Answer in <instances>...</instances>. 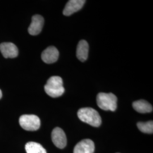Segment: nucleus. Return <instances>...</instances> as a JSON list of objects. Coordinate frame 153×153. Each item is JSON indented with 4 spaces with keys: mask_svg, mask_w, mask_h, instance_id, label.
I'll return each instance as SVG.
<instances>
[{
    "mask_svg": "<svg viewBox=\"0 0 153 153\" xmlns=\"http://www.w3.org/2000/svg\"><path fill=\"white\" fill-rule=\"evenodd\" d=\"M86 1L85 0H70L66 4L63 10V14L65 16H70L73 13L81 10Z\"/></svg>",
    "mask_w": 153,
    "mask_h": 153,
    "instance_id": "10",
    "label": "nucleus"
},
{
    "mask_svg": "<svg viewBox=\"0 0 153 153\" xmlns=\"http://www.w3.org/2000/svg\"><path fill=\"white\" fill-rule=\"evenodd\" d=\"M19 123L22 128L28 131H35L40 126V120L38 117L34 115H22Z\"/></svg>",
    "mask_w": 153,
    "mask_h": 153,
    "instance_id": "4",
    "label": "nucleus"
},
{
    "mask_svg": "<svg viewBox=\"0 0 153 153\" xmlns=\"http://www.w3.org/2000/svg\"><path fill=\"white\" fill-rule=\"evenodd\" d=\"M133 108L139 113H149L153 111V107L148 102L145 100L135 101L132 104Z\"/></svg>",
    "mask_w": 153,
    "mask_h": 153,
    "instance_id": "12",
    "label": "nucleus"
},
{
    "mask_svg": "<svg viewBox=\"0 0 153 153\" xmlns=\"http://www.w3.org/2000/svg\"><path fill=\"white\" fill-rule=\"evenodd\" d=\"M77 115L81 120L94 127H98L102 124V119L98 111L90 107L79 109Z\"/></svg>",
    "mask_w": 153,
    "mask_h": 153,
    "instance_id": "1",
    "label": "nucleus"
},
{
    "mask_svg": "<svg viewBox=\"0 0 153 153\" xmlns=\"http://www.w3.org/2000/svg\"><path fill=\"white\" fill-rule=\"evenodd\" d=\"M117 98L112 93H99L97 103L99 107L104 111H115L117 108Z\"/></svg>",
    "mask_w": 153,
    "mask_h": 153,
    "instance_id": "3",
    "label": "nucleus"
},
{
    "mask_svg": "<svg viewBox=\"0 0 153 153\" xmlns=\"http://www.w3.org/2000/svg\"><path fill=\"white\" fill-rule=\"evenodd\" d=\"M43 17L40 15H35L32 17L31 23L28 28V31L31 35H37L42 30L44 25Z\"/></svg>",
    "mask_w": 153,
    "mask_h": 153,
    "instance_id": "6",
    "label": "nucleus"
},
{
    "mask_svg": "<svg viewBox=\"0 0 153 153\" xmlns=\"http://www.w3.org/2000/svg\"><path fill=\"white\" fill-rule=\"evenodd\" d=\"M0 51L6 58H15L18 55V49L16 45L10 42H5L0 44Z\"/></svg>",
    "mask_w": 153,
    "mask_h": 153,
    "instance_id": "8",
    "label": "nucleus"
},
{
    "mask_svg": "<svg viewBox=\"0 0 153 153\" xmlns=\"http://www.w3.org/2000/svg\"><path fill=\"white\" fill-rule=\"evenodd\" d=\"M139 130L145 133L152 134L153 133V121H149L146 123L138 122L137 124Z\"/></svg>",
    "mask_w": 153,
    "mask_h": 153,
    "instance_id": "14",
    "label": "nucleus"
},
{
    "mask_svg": "<svg viewBox=\"0 0 153 153\" xmlns=\"http://www.w3.org/2000/svg\"><path fill=\"white\" fill-rule=\"evenodd\" d=\"M2 91H1V90H0V99L2 98Z\"/></svg>",
    "mask_w": 153,
    "mask_h": 153,
    "instance_id": "15",
    "label": "nucleus"
},
{
    "mask_svg": "<svg viewBox=\"0 0 153 153\" xmlns=\"http://www.w3.org/2000/svg\"><path fill=\"white\" fill-rule=\"evenodd\" d=\"M94 142L90 139H85L75 146L73 153H94Z\"/></svg>",
    "mask_w": 153,
    "mask_h": 153,
    "instance_id": "7",
    "label": "nucleus"
},
{
    "mask_svg": "<svg viewBox=\"0 0 153 153\" xmlns=\"http://www.w3.org/2000/svg\"><path fill=\"white\" fill-rule=\"evenodd\" d=\"M27 153H47V151L40 143L35 142H29L25 145Z\"/></svg>",
    "mask_w": 153,
    "mask_h": 153,
    "instance_id": "13",
    "label": "nucleus"
},
{
    "mask_svg": "<svg viewBox=\"0 0 153 153\" xmlns=\"http://www.w3.org/2000/svg\"><path fill=\"white\" fill-rule=\"evenodd\" d=\"M88 44L85 40H81L77 45L76 57L78 60L84 62L88 59Z\"/></svg>",
    "mask_w": 153,
    "mask_h": 153,
    "instance_id": "11",
    "label": "nucleus"
},
{
    "mask_svg": "<svg viewBox=\"0 0 153 153\" xmlns=\"http://www.w3.org/2000/svg\"><path fill=\"white\" fill-rule=\"evenodd\" d=\"M52 142L57 148L63 149L67 143L65 133L64 131L59 127H56L53 130L51 134Z\"/></svg>",
    "mask_w": 153,
    "mask_h": 153,
    "instance_id": "5",
    "label": "nucleus"
},
{
    "mask_svg": "<svg viewBox=\"0 0 153 153\" xmlns=\"http://www.w3.org/2000/svg\"><path fill=\"white\" fill-rule=\"evenodd\" d=\"M44 90L52 98H57L61 96L65 91L62 78L59 76L49 78L44 86Z\"/></svg>",
    "mask_w": 153,
    "mask_h": 153,
    "instance_id": "2",
    "label": "nucleus"
},
{
    "mask_svg": "<svg viewBox=\"0 0 153 153\" xmlns=\"http://www.w3.org/2000/svg\"><path fill=\"white\" fill-rule=\"evenodd\" d=\"M42 59L45 63L52 64L57 61L59 57L58 49L53 46H50L44 50L42 53Z\"/></svg>",
    "mask_w": 153,
    "mask_h": 153,
    "instance_id": "9",
    "label": "nucleus"
}]
</instances>
